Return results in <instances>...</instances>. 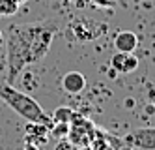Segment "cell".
Masks as SVG:
<instances>
[{"label": "cell", "instance_id": "6da1fadb", "mask_svg": "<svg viewBox=\"0 0 155 150\" xmlns=\"http://www.w3.org/2000/svg\"><path fill=\"white\" fill-rule=\"evenodd\" d=\"M60 19H45L38 23L9 26L6 40V83L15 85V79L26 66L38 64L47 56L54 36L60 32Z\"/></svg>", "mask_w": 155, "mask_h": 150}, {"label": "cell", "instance_id": "7a4b0ae2", "mask_svg": "<svg viewBox=\"0 0 155 150\" xmlns=\"http://www.w3.org/2000/svg\"><path fill=\"white\" fill-rule=\"evenodd\" d=\"M0 99L6 101V105L9 109H13L19 117H23L26 122H38L43 124L51 130L52 128V117L41 109V105L26 92L15 88V85H8V83H0Z\"/></svg>", "mask_w": 155, "mask_h": 150}, {"label": "cell", "instance_id": "3957f363", "mask_svg": "<svg viewBox=\"0 0 155 150\" xmlns=\"http://www.w3.org/2000/svg\"><path fill=\"white\" fill-rule=\"evenodd\" d=\"M107 30H108L107 23L79 15V17H73L68 25H65L64 34H65V38H68V41L88 43V41H94L97 38H101Z\"/></svg>", "mask_w": 155, "mask_h": 150}, {"label": "cell", "instance_id": "277c9868", "mask_svg": "<svg viewBox=\"0 0 155 150\" xmlns=\"http://www.w3.org/2000/svg\"><path fill=\"white\" fill-rule=\"evenodd\" d=\"M95 126L84 118L82 114L79 113H75L73 114V118L69 122V135H68V139L73 143L75 148H82V146H90L92 139H94V133H95Z\"/></svg>", "mask_w": 155, "mask_h": 150}, {"label": "cell", "instance_id": "5b68a950", "mask_svg": "<svg viewBox=\"0 0 155 150\" xmlns=\"http://www.w3.org/2000/svg\"><path fill=\"white\" fill-rule=\"evenodd\" d=\"M124 143L140 150H155V128H138L125 135Z\"/></svg>", "mask_w": 155, "mask_h": 150}, {"label": "cell", "instance_id": "8992f818", "mask_svg": "<svg viewBox=\"0 0 155 150\" xmlns=\"http://www.w3.org/2000/svg\"><path fill=\"white\" fill-rule=\"evenodd\" d=\"M110 68L120 75H127V73H133L138 68V58L133 53H120L116 51V54L110 58Z\"/></svg>", "mask_w": 155, "mask_h": 150}, {"label": "cell", "instance_id": "52a82bcc", "mask_svg": "<svg viewBox=\"0 0 155 150\" xmlns=\"http://www.w3.org/2000/svg\"><path fill=\"white\" fill-rule=\"evenodd\" d=\"M25 133H26L25 143H32L36 146L47 145V141H49V128L43 124H38V122H26Z\"/></svg>", "mask_w": 155, "mask_h": 150}, {"label": "cell", "instance_id": "ba28073f", "mask_svg": "<svg viewBox=\"0 0 155 150\" xmlns=\"http://www.w3.org/2000/svg\"><path fill=\"white\" fill-rule=\"evenodd\" d=\"M114 47L120 53H135L138 47V36L131 30H121L114 36Z\"/></svg>", "mask_w": 155, "mask_h": 150}, {"label": "cell", "instance_id": "9c48e42d", "mask_svg": "<svg viewBox=\"0 0 155 150\" xmlns=\"http://www.w3.org/2000/svg\"><path fill=\"white\" fill-rule=\"evenodd\" d=\"M62 88L68 94H81L86 88V77L81 72H68L62 77Z\"/></svg>", "mask_w": 155, "mask_h": 150}, {"label": "cell", "instance_id": "30bf717a", "mask_svg": "<svg viewBox=\"0 0 155 150\" xmlns=\"http://www.w3.org/2000/svg\"><path fill=\"white\" fill-rule=\"evenodd\" d=\"M19 0H0V17H12L19 11Z\"/></svg>", "mask_w": 155, "mask_h": 150}, {"label": "cell", "instance_id": "8fae6325", "mask_svg": "<svg viewBox=\"0 0 155 150\" xmlns=\"http://www.w3.org/2000/svg\"><path fill=\"white\" fill-rule=\"evenodd\" d=\"M49 135H52L54 139H65L69 135V124L65 122H54L52 128L49 130Z\"/></svg>", "mask_w": 155, "mask_h": 150}, {"label": "cell", "instance_id": "7c38bea8", "mask_svg": "<svg viewBox=\"0 0 155 150\" xmlns=\"http://www.w3.org/2000/svg\"><path fill=\"white\" fill-rule=\"evenodd\" d=\"M73 114H75V111L69 109V107H58L56 111L52 113V120L54 122H65V124H69L71 118H73Z\"/></svg>", "mask_w": 155, "mask_h": 150}, {"label": "cell", "instance_id": "4fadbf2b", "mask_svg": "<svg viewBox=\"0 0 155 150\" xmlns=\"http://www.w3.org/2000/svg\"><path fill=\"white\" fill-rule=\"evenodd\" d=\"M54 150H75V146H73V143L68 139V137H65V139H58Z\"/></svg>", "mask_w": 155, "mask_h": 150}, {"label": "cell", "instance_id": "5bb4252c", "mask_svg": "<svg viewBox=\"0 0 155 150\" xmlns=\"http://www.w3.org/2000/svg\"><path fill=\"white\" fill-rule=\"evenodd\" d=\"M146 94H148V101L151 103L153 109H155V85H153V83L146 85Z\"/></svg>", "mask_w": 155, "mask_h": 150}, {"label": "cell", "instance_id": "9a60e30c", "mask_svg": "<svg viewBox=\"0 0 155 150\" xmlns=\"http://www.w3.org/2000/svg\"><path fill=\"white\" fill-rule=\"evenodd\" d=\"M92 2L99 8H114L118 4V0H92Z\"/></svg>", "mask_w": 155, "mask_h": 150}, {"label": "cell", "instance_id": "2e32d148", "mask_svg": "<svg viewBox=\"0 0 155 150\" xmlns=\"http://www.w3.org/2000/svg\"><path fill=\"white\" fill-rule=\"evenodd\" d=\"M25 150H39V146L32 145V143H25Z\"/></svg>", "mask_w": 155, "mask_h": 150}, {"label": "cell", "instance_id": "e0dca14e", "mask_svg": "<svg viewBox=\"0 0 155 150\" xmlns=\"http://www.w3.org/2000/svg\"><path fill=\"white\" fill-rule=\"evenodd\" d=\"M2 40H4V38H2V30H0V45H2Z\"/></svg>", "mask_w": 155, "mask_h": 150}, {"label": "cell", "instance_id": "ac0fdd59", "mask_svg": "<svg viewBox=\"0 0 155 150\" xmlns=\"http://www.w3.org/2000/svg\"><path fill=\"white\" fill-rule=\"evenodd\" d=\"M69 2H77V0H69Z\"/></svg>", "mask_w": 155, "mask_h": 150}]
</instances>
